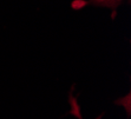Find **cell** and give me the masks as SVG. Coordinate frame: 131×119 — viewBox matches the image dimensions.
<instances>
[{"instance_id":"6da1fadb","label":"cell","mask_w":131,"mask_h":119,"mask_svg":"<svg viewBox=\"0 0 131 119\" xmlns=\"http://www.w3.org/2000/svg\"><path fill=\"white\" fill-rule=\"evenodd\" d=\"M69 101H70V105H71L70 113H71V114H73L76 118L83 119L82 118V114H80V109H79V105H78V101H77V98H74L72 94H70V99H69ZM101 118H102V116L98 117L97 119H101Z\"/></svg>"}]
</instances>
